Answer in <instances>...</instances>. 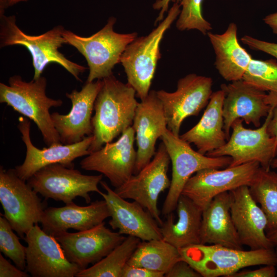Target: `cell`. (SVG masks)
Instances as JSON below:
<instances>
[{"mask_svg":"<svg viewBox=\"0 0 277 277\" xmlns=\"http://www.w3.org/2000/svg\"><path fill=\"white\" fill-rule=\"evenodd\" d=\"M102 80L92 117L93 140L88 149L90 152L112 142L131 126L138 104L135 90L128 83L121 82L113 74Z\"/></svg>","mask_w":277,"mask_h":277,"instance_id":"obj_1","label":"cell"},{"mask_svg":"<svg viewBox=\"0 0 277 277\" xmlns=\"http://www.w3.org/2000/svg\"><path fill=\"white\" fill-rule=\"evenodd\" d=\"M0 12L1 47L12 45L25 47L32 57L34 68L33 80L41 77L48 65L56 63L76 80L82 82L79 75L87 68L70 61L59 50L63 44H66L63 35L64 27L57 26L42 34L30 35L24 33L17 26L14 15L7 16L4 15V11Z\"/></svg>","mask_w":277,"mask_h":277,"instance_id":"obj_2","label":"cell"},{"mask_svg":"<svg viewBox=\"0 0 277 277\" xmlns=\"http://www.w3.org/2000/svg\"><path fill=\"white\" fill-rule=\"evenodd\" d=\"M46 78L41 76L27 82L20 75L11 76L8 85L0 83V102L33 121L41 131L46 145L62 144L53 124L50 108L60 107L63 101L48 97Z\"/></svg>","mask_w":277,"mask_h":277,"instance_id":"obj_3","label":"cell"},{"mask_svg":"<svg viewBox=\"0 0 277 277\" xmlns=\"http://www.w3.org/2000/svg\"><path fill=\"white\" fill-rule=\"evenodd\" d=\"M179 251L182 259L203 277H230L247 267L276 265L274 248L244 250L221 245L198 244Z\"/></svg>","mask_w":277,"mask_h":277,"instance_id":"obj_4","label":"cell"},{"mask_svg":"<svg viewBox=\"0 0 277 277\" xmlns=\"http://www.w3.org/2000/svg\"><path fill=\"white\" fill-rule=\"evenodd\" d=\"M179 2L174 3L166 17L148 35L136 38L126 48L121 63L126 74L128 83L136 92L141 101L150 92L158 61L160 45L165 32L170 28L181 11Z\"/></svg>","mask_w":277,"mask_h":277,"instance_id":"obj_5","label":"cell"},{"mask_svg":"<svg viewBox=\"0 0 277 277\" xmlns=\"http://www.w3.org/2000/svg\"><path fill=\"white\" fill-rule=\"evenodd\" d=\"M116 18L110 17L100 31L88 37H83L67 30L63 35L66 44L72 46L85 58L89 72L87 82L103 80L112 74L115 65L126 47L137 37L135 32L118 33L114 31Z\"/></svg>","mask_w":277,"mask_h":277,"instance_id":"obj_6","label":"cell"},{"mask_svg":"<svg viewBox=\"0 0 277 277\" xmlns=\"http://www.w3.org/2000/svg\"><path fill=\"white\" fill-rule=\"evenodd\" d=\"M161 138L169 156L172 169L170 185L162 209L163 214L167 215L176 209L183 188L193 174L204 169L227 167L231 158L203 154L193 150L190 144L168 129Z\"/></svg>","mask_w":277,"mask_h":277,"instance_id":"obj_7","label":"cell"},{"mask_svg":"<svg viewBox=\"0 0 277 277\" xmlns=\"http://www.w3.org/2000/svg\"><path fill=\"white\" fill-rule=\"evenodd\" d=\"M16 173L14 169L0 168V202L13 230L21 239L41 222L45 206L37 193Z\"/></svg>","mask_w":277,"mask_h":277,"instance_id":"obj_8","label":"cell"},{"mask_svg":"<svg viewBox=\"0 0 277 277\" xmlns=\"http://www.w3.org/2000/svg\"><path fill=\"white\" fill-rule=\"evenodd\" d=\"M276 105L271 108L263 125L257 129L246 128L243 126L242 120H235L227 142L206 155L211 157L230 156L231 162L228 167L254 162L259 163L263 169L270 170L277 153V147L274 138L267 131V127Z\"/></svg>","mask_w":277,"mask_h":277,"instance_id":"obj_9","label":"cell"},{"mask_svg":"<svg viewBox=\"0 0 277 277\" xmlns=\"http://www.w3.org/2000/svg\"><path fill=\"white\" fill-rule=\"evenodd\" d=\"M102 178V174L85 175L74 168L56 163L38 170L27 181V183L47 199H52L69 204L73 203L75 197L80 196L86 203H89L90 192L101 193L98 185Z\"/></svg>","mask_w":277,"mask_h":277,"instance_id":"obj_10","label":"cell"},{"mask_svg":"<svg viewBox=\"0 0 277 277\" xmlns=\"http://www.w3.org/2000/svg\"><path fill=\"white\" fill-rule=\"evenodd\" d=\"M170 157L162 142L153 158L138 173L133 174L115 192L122 197L132 200L143 206L160 226L163 224L157 208L160 194L170 185L167 172Z\"/></svg>","mask_w":277,"mask_h":277,"instance_id":"obj_11","label":"cell"},{"mask_svg":"<svg viewBox=\"0 0 277 277\" xmlns=\"http://www.w3.org/2000/svg\"><path fill=\"white\" fill-rule=\"evenodd\" d=\"M212 85L211 77L191 73L178 81L174 92L156 91L163 106L169 130L180 136L184 120L197 115L207 105L212 93Z\"/></svg>","mask_w":277,"mask_h":277,"instance_id":"obj_12","label":"cell"},{"mask_svg":"<svg viewBox=\"0 0 277 277\" xmlns=\"http://www.w3.org/2000/svg\"><path fill=\"white\" fill-rule=\"evenodd\" d=\"M225 93L223 114L227 141L234 122L241 119L247 124L261 126L271 108L277 105V94L260 90L240 80L221 85Z\"/></svg>","mask_w":277,"mask_h":277,"instance_id":"obj_13","label":"cell"},{"mask_svg":"<svg viewBox=\"0 0 277 277\" xmlns=\"http://www.w3.org/2000/svg\"><path fill=\"white\" fill-rule=\"evenodd\" d=\"M260 167L259 163L253 162L221 170H199L187 182L182 195L191 200L203 211L216 195L241 186L249 187Z\"/></svg>","mask_w":277,"mask_h":277,"instance_id":"obj_14","label":"cell"},{"mask_svg":"<svg viewBox=\"0 0 277 277\" xmlns=\"http://www.w3.org/2000/svg\"><path fill=\"white\" fill-rule=\"evenodd\" d=\"M25 271L33 277H73L82 270L70 262L57 240L35 224L26 234Z\"/></svg>","mask_w":277,"mask_h":277,"instance_id":"obj_15","label":"cell"},{"mask_svg":"<svg viewBox=\"0 0 277 277\" xmlns=\"http://www.w3.org/2000/svg\"><path fill=\"white\" fill-rule=\"evenodd\" d=\"M135 135L131 126L116 142L106 143L83 159L81 168L102 173L115 188L122 186L134 174L137 156Z\"/></svg>","mask_w":277,"mask_h":277,"instance_id":"obj_16","label":"cell"},{"mask_svg":"<svg viewBox=\"0 0 277 277\" xmlns=\"http://www.w3.org/2000/svg\"><path fill=\"white\" fill-rule=\"evenodd\" d=\"M17 127L21 133L22 139L26 147V154L22 164L15 167L16 174L27 181L41 168L53 164H61L73 168V161L89 155V148L93 140V135L85 137L81 141L68 145H54L39 149L34 146L30 138L31 123L26 117L20 116Z\"/></svg>","mask_w":277,"mask_h":277,"instance_id":"obj_17","label":"cell"},{"mask_svg":"<svg viewBox=\"0 0 277 277\" xmlns=\"http://www.w3.org/2000/svg\"><path fill=\"white\" fill-rule=\"evenodd\" d=\"M62 246L67 259L82 270L94 264L120 244L126 238L113 232L105 222L87 230L66 232L54 237Z\"/></svg>","mask_w":277,"mask_h":277,"instance_id":"obj_18","label":"cell"},{"mask_svg":"<svg viewBox=\"0 0 277 277\" xmlns=\"http://www.w3.org/2000/svg\"><path fill=\"white\" fill-rule=\"evenodd\" d=\"M103 85V80L87 82L81 91L76 89L66 93L72 107L67 114L55 112L51 114L54 128L63 145L78 143L93 134L92 113L97 95Z\"/></svg>","mask_w":277,"mask_h":277,"instance_id":"obj_19","label":"cell"},{"mask_svg":"<svg viewBox=\"0 0 277 277\" xmlns=\"http://www.w3.org/2000/svg\"><path fill=\"white\" fill-rule=\"evenodd\" d=\"M101 185L106 193H100L110 213L109 224L121 234L135 236L142 241L161 239L160 226L151 214L137 202H130L117 194L105 182Z\"/></svg>","mask_w":277,"mask_h":277,"instance_id":"obj_20","label":"cell"},{"mask_svg":"<svg viewBox=\"0 0 277 277\" xmlns=\"http://www.w3.org/2000/svg\"><path fill=\"white\" fill-rule=\"evenodd\" d=\"M132 127L137 147L135 174L150 162L156 152L157 140L167 129L163 106L156 91L150 90L138 102Z\"/></svg>","mask_w":277,"mask_h":277,"instance_id":"obj_21","label":"cell"},{"mask_svg":"<svg viewBox=\"0 0 277 277\" xmlns=\"http://www.w3.org/2000/svg\"><path fill=\"white\" fill-rule=\"evenodd\" d=\"M230 192L231 215L243 246L252 250L274 248L265 232L267 216L252 197L249 187L241 186Z\"/></svg>","mask_w":277,"mask_h":277,"instance_id":"obj_22","label":"cell"},{"mask_svg":"<svg viewBox=\"0 0 277 277\" xmlns=\"http://www.w3.org/2000/svg\"><path fill=\"white\" fill-rule=\"evenodd\" d=\"M110 217L106 201H95L80 206L74 203L62 207H49L43 212L40 223L42 229L54 237L72 228L78 231L91 229Z\"/></svg>","mask_w":277,"mask_h":277,"instance_id":"obj_23","label":"cell"},{"mask_svg":"<svg viewBox=\"0 0 277 277\" xmlns=\"http://www.w3.org/2000/svg\"><path fill=\"white\" fill-rule=\"evenodd\" d=\"M230 191L221 193L203 210L201 244H217L243 249L230 212Z\"/></svg>","mask_w":277,"mask_h":277,"instance_id":"obj_24","label":"cell"},{"mask_svg":"<svg viewBox=\"0 0 277 277\" xmlns=\"http://www.w3.org/2000/svg\"><path fill=\"white\" fill-rule=\"evenodd\" d=\"M225 93L222 89L212 92L199 122L182 135L180 138L193 144L197 151L206 155L226 143L223 114Z\"/></svg>","mask_w":277,"mask_h":277,"instance_id":"obj_25","label":"cell"},{"mask_svg":"<svg viewBox=\"0 0 277 277\" xmlns=\"http://www.w3.org/2000/svg\"><path fill=\"white\" fill-rule=\"evenodd\" d=\"M207 35L215 55L214 66L220 75L230 82L242 80L252 58L239 42L236 24L230 23L222 33L210 31Z\"/></svg>","mask_w":277,"mask_h":277,"instance_id":"obj_26","label":"cell"},{"mask_svg":"<svg viewBox=\"0 0 277 277\" xmlns=\"http://www.w3.org/2000/svg\"><path fill=\"white\" fill-rule=\"evenodd\" d=\"M177 220L172 212L160 226L162 239L180 249L201 244L203 211L188 197L181 195L176 207Z\"/></svg>","mask_w":277,"mask_h":277,"instance_id":"obj_27","label":"cell"},{"mask_svg":"<svg viewBox=\"0 0 277 277\" xmlns=\"http://www.w3.org/2000/svg\"><path fill=\"white\" fill-rule=\"evenodd\" d=\"M181 260L179 249L162 239H153L140 242L127 264L165 275Z\"/></svg>","mask_w":277,"mask_h":277,"instance_id":"obj_28","label":"cell"},{"mask_svg":"<svg viewBox=\"0 0 277 277\" xmlns=\"http://www.w3.org/2000/svg\"><path fill=\"white\" fill-rule=\"evenodd\" d=\"M249 189L267 216L266 232L277 228V173L260 167Z\"/></svg>","mask_w":277,"mask_h":277,"instance_id":"obj_29","label":"cell"},{"mask_svg":"<svg viewBox=\"0 0 277 277\" xmlns=\"http://www.w3.org/2000/svg\"><path fill=\"white\" fill-rule=\"evenodd\" d=\"M141 240L128 235L108 255L90 267L80 271L77 277H122L124 268Z\"/></svg>","mask_w":277,"mask_h":277,"instance_id":"obj_30","label":"cell"},{"mask_svg":"<svg viewBox=\"0 0 277 277\" xmlns=\"http://www.w3.org/2000/svg\"><path fill=\"white\" fill-rule=\"evenodd\" d=\"M242 80L260 90L277 94V61L252 58Z\"/></svg>","mask_w":277,"mask_h":277,"instance_id":"obj_31","label":"cell"},{"mask_svg":"<svg viewBox=\"0 0 277 277\" xmlns=\"http://www.w3.org/2000/svg\"><path fill=\"white\" fill-rule=\"evenodd\" d=\"M203 0H181L182 9L176 27L180 31L195 29L204 35H207L212 30L211 24L202 15V4Z\"/></svg>","mask_w":277,"mask_h":277,"instance_id":"obj_32","label":"cell"},{"mask_svg":"<svg viewBox=\"0 0 277 277\" xmlns=\"http://www.w3.org/2000/svg\"><path fill=\"white\" fill-rule=\"evenodd\" d=\"M10 224L3 216L0 217V250L22 270L26 267V247L19 242Z\"/></svg>","mask_w":277,"mask_h":277,"instance_id":"obj_33","label":"cell"},{"mask_svg":"<svg viewBox=\"0 0 277 277\" xmlns=\"http://www.w3.org/2000/svg\"><path fill=\"white\" fill-rule=\"evenodd\" d=\"M241 40L250 49L263 52L277 59V43L261 40L248 35H244Z\"/></svg>","mask_w":277,"mask_h":277,"instance_id":"obj_34","label":"cell"},{"mask_svg":"<svg viewBox=\"0 0 277 277\" xmlns=\"http://www.w3.org/2000/svg\"><path fill=\"white\" fill-rule=\"evenodd\" d=\"M166 277H201V275L186 261L181 260L165 274Z\"/></svg>","mask_w":277,"mask_h":277,"instance_id":"obj_35","label":"cell"},{"mask_svg":"<svg viewBox=\"0 0 277 277\" xmlns=\"http://www.w3.org/2000/svg\"><path fill=\"white\" fill-rule=\"evenodd\" d=\"M275 265H266L259 269L239 271L230 277H274L276 271Z\"/></svg>","mask_w":277,"mask_h":277,"instance_id":"obj_36","label":"cell"},{"mask_svg":"<svg viewBox=\"0 0 277 277\" xmlns=\"http://www.w3.org/2000/svg\"><path fill=\"white\" fill-rule=\"evenodd\" d=\"M164 274L161 272H155L148 269L126 265L123 269L122 277H163Z\"/></svg>","mask_w":277,"mask_h":277,"instance_id":"obj_37","label":"cell"},{"mask_svg":"<svg viewBox=\"0 0 277 277\" xmlns=\"http://www.w3.org/2000/svg\"><path fill=\"white\" fill-rule=\"evenodd\" d=\"M28 273L12 265L0 255V277H28Z\"/></svg>","mask_w":277,"mask_h":277,"instance_id":"obj_38","label":"cell"},{"mask_svg":"<svg viewBox=\"0 0 277 277\" xmlns=\"http://www.w3.org/2000/svg\"><path fill=\"white\" fill-rule=\"evenodd\" d=\"M181 0H156L152 5V7L155 10H160L159 16L156 18L155 21V25L157 22H159L164 18V13L168 11L169 4L170 2H180Z\"/></svg>","mask_w":277,"mask_h":277,"instance_id":"obj_39","label":"cell"},{"mask_svg":"<svg viewBox=\"0 0 277 277\" xmlns=\"http://www.w3.org/2000/svg\"><path fill=\"white\" fill-rule=\"evenodd\" d=\"M267 131L274 138L277 147V105L274 107L271 118L267 127Z\"/></svg>","mask_w":277,"mask_h":277,"instance_id":"obj_40","label":"cell"},{"mask_svg":"<svg viewBox=\"0 0 277 277\" xmlns=\"http://www.w3.org/2000/svg\"><path fill=\"white\" fill-rule=\"evenodd\" d=\"M263 21L272 30L277 34V12L269 14L265 16Z\"/></svg>","mask_w":277,"mask_h":277,"instance_id":"obj_41","label":"cell"},{"mask_svg":"<svg viewBox=\"0 0 277 277\" xmlns=\"http://www.w3.org/2000/svg\"><path fill=\"white\" fill-rule=\"evenodd\" d=\"M28 0H0L1 10H4L6 8L12 6L21 2H27Z\"/></svg>","mask_w":277,"mask_h":277,"instance_id":"obj_42","label":"cell"},{"mask_svg":"<svg viewBox=\"0 0 277 277\" xmlns=\"http://www.w3.org/2000/svg\"><path fill=\"white\" fill-rule=\"evenodd\" d=\"M266 235L273 245V246L276 247L277 246V228L275 229L272 230L271 231L267 232Z\"/></svg>","mask_w":277,"mask_h":277,"instance_id":"obj_43","label":"cell"},{"mask_svg":"<svg viewBox=\"0 0 277 277\" xmlns=\"http://www.w3.org/2000/svg\"><path fill=\"white\" fill-rule=\"evenodd\" d=\"M271 167L277 169V153L272 161Z\"/></svg>","mask_w":277,"mask_h":277,"instance_id":"obj_44","label":"cell"},{"mask_svg":"<svg viewBox=\"0 0 277 277\" xmlns=\"http://www.w3.org/2000/svg\"><path fill=\"white\" fill-rule=\"evenodd\" d=\"M275 251L276 256V264H277V246L276 247Z\"/></svg>","mask_w":277,"mask_h":277,"instance_id":"obj_45","label":"cell"}]
</instances>
